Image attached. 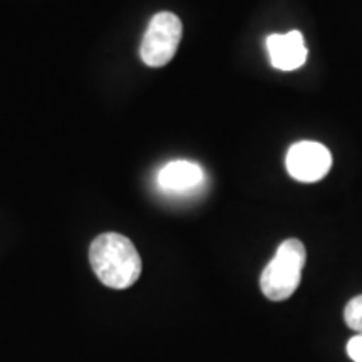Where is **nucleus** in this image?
I'll return each instance as SVG.
<instances>
[{"mask_svg": "<svg viewBox=\"0 0 362 362\" xmlns=\"http://www.w3.org/2000/svg\"><path fill=\"white\" fill-rule=\"evenodd\" d=\"M89 262L98 279L116 291L136 284L143 269L141 257L133 242L121 233H103L93 240Z\"/></svg>", "mask_w": 362, "mask_h": 362, "instance_id": "f257e3e1", "label": "nucleus"}, {"mask_svg": "<svg viewBox=\"0 0 362 362\" xmlns=\"http://www.w3.org/2000/svg\"><path fill=\"white\" fill-rule=\"evenodd\" d=\"M305 260L307 252L300 240L288 238L280 243L260 275L262 293L274 302L287 300L300 285Z\"/></svg>", "mask_w": 362, "mask_h": 362, "instance_id": "f03ea898", "label": "nucleus"}, {"mask_svg": "<svg viewBox=\"0 0 362 362\" xmlns=\"http://www.w3.org/2000/svg\"><path fill=\"white\" fill-rule=\"evenodd\" d=\"M183 35V24L173 12H158L143 35L139 56L149 67H163L175 57Z\"/></svg>", "mask_w": 362, "mask_h": 362, "instance_id": "7ed1b4c3", "label": "nucleus"}, {"mask_svg": "<svg viewBox=\"0 0 362 362\" xmlns=\"http://www.w3.org/2000/svg\"><path fill=\"white\" fill-rule=\"evenodd\" d=\"M285 165L292 178L304 181V183H314L329 173L332 166V156L324 144L317 141H300L288 149Z\"/></svg>", "mask_w": 362, "mask_h": 362, "instance_id": "20e7f679", "label": "nucleus"}, {"mask_svg": "<svg viewBox=\"0 0 362 362\" xmlns=\"http://www.w3.org/2000/svg\"><path fill=\"white\" fill-rule=\"evenodd\" d=\"M267 51L275 69L296 71L305 64L307 47L298 30L287 34H272L267 37Z\"/></svg>", "mask_w": 362, "mask_h": 362, "instance_id": "39448f33", "label": "nucleus"}, {"mask_svg": "<svg viewBox=\"0 0 362 362\" xmlns=\"http://www.w3.org/2000/svg\"><path fill=\"white\" fill-rule=\"evenodd\" d=\"M203 181V170L192 161H171L163 166L158 175V183L168 192H187L198 187Z\"/></svg>", "mask_w": 362, "mask_h": 362, "instance_id": "423d86ee", "label": "nucleus"}, {"mask_svg": "<svg viewBox=\"0 0 362 362\" xmlns=\"http://www.w3.org/2000/svg\"><path fill=\"white\" fill-rule=\"evenodd\" d=\"M344 320L347 327L362 336V296H357L347 302L344 309Z\"/></svg>", "mask_w": 362, "mask_h": 362, "instance_id": "0eeeda50", "label": "nucleus"}, {"mask_svg": "<svg viewBox=\"0 0 362 362\" xmlns=\"http://www.w3.org/2000/svg\"><path fill=\"white\" fill-rule=\"evenodd\" d=\"M347 354L354 362H362V336L357 334L347 342Z\"/></svg>", "mask_w": 362, "mask_h": 362, "instance_id": "6e6552de", "label": "nucleus"}]
</instances>
